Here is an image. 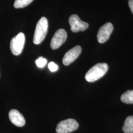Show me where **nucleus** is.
Listing matches in <instances>:
<instances>
[{"mask_svg": "<svg viewBox=\"0 0 133 133\" xmlns=\"http://www.w3.org/2000/svg\"><path fill=\"white\" fill-rule=\"evenodd\" d=\"M108 65L105 63L96 64L86 74L85 76L86 81L90 82L98 81L105 76L108 71Z\"/></svg>", "mask_w": 133, "mask_h": 133, "instance_id": "1", "label": "nucleus"}, {"mask_svg": "<svg viewBox=\"0 0 133 133\" xmlns=\"http://www.w3.org/2000/svg\"><path fill=\"white\" fill-rule=\"evenodd\" d=\"M48 19L43 17L39 20L34 35L33 43L35 44H39L43 41L48 33Z\"/></svg>", "mask_w": 133, "mask_h": 133, "instance_id": "2", "label": "nucleus"}, {"mask_svg": "<svg viewBox=\"0 0 133 133\" xmlns=\"http://www.w3.org/2000/svg\"><path fill=\"white\" fill-rule=\"evenodd\" d=\"M25 42V37L23 33H19L11 39L10 48L12 53L16 56L20 55L23 51Z\"/></svg>", "mask_w": 133, "mask_h": 133, "instance_id": "3", "label": "nucleus"}, {"mask_svg": "<svg viewBox=\"0 0 133 133\" xmlns=\"http://www.w3.org/2000/svg\"><path fill=\"white\" fill-rule=\"evenodd\" d=\"M79 127V124L76 120L66 119L61 121L57 125L56 132L57 133H70L76 131Z\"/></svg>", "mask_w": 133, "mask_h": 133, "instance_id": "4", "label": "nucleus"}, {"mask_svg": "<svg viewBox=\"0 0 133 133\" xmlns=\"http://www.w3.org/2000/svg\"><path fill=\"white\" fill-rule=\"evenodd\" d=\"M69 22L71 26V31L75 33L79 31H84L89 26L87 22L82 21L76 14L71 15L69 17Z\"/></svg>", "mask_w": 133, "mask_h": 133, "instance_id": "5", "label": "nucleus"}, {"mask_svg": "<svg viewBox=\"0 0 133 133\" xmlns=\"http://www.w3.org/2000/svg\"><path fill=\"white\" fill-rule=\"evenodd\" d=\"M67 38L66 31L63 29H59L55 32L50 43V47L53 49H56L60 47Z\"/></svg>", "mask_w": 133, "mask_h": 133, "instance_id": "6", "label": "nucleus"}, {"mask_svg": "<svg viewBox=\"0 0 133 133\" xmlns=\"http://www.w3.org/2000/svg\"><path fill=\"white\" fill-rule=\"evenodd\" d=\"M114 30L112 24L107 22L100 27L97 34L98 41L100 43H103L107 42Z\"/></svg>", "mask_w": 133, "mask_h": 133, "instance_id": "7", "label": "nucleus"}, {"mask_svg": "<svg viewBox=\"0 0 133 133\" xmlns=\"http://www.w3.org/2000/svg\"><path fill=\"white\" fill-rule=\"evenodd\" d=\"M81 52V48L77 45L71 49L65 54L63 58V63L65 66H68L75 61Z\"/></svg>", "mask_w": 133, "mask_h": 133, "instance_id": "8", "label": "nucleus"}, {"mask_svg": "<svg viewBox=\"0 0 133 133\" xmlns=\"http://www.w3.org/2000/svg\"><path fill=\"white\" fill-rule=\"evenodd\" d=\"M9 118L11 123L17 127H23L25 124L24 116L19 111L11 109L9 112Z\"/></svg>", "mask_w": 133, "mask_h": 133, "instance_id": "9", "label": "nucleus"}, {"mask_svg": "<svg viewBox=\"0 0 133 133\" xmlns=\"http://www.w3.org/2000/svg\"><path fill=\"white\" fill-rule=\"evenodd\" d=\"M122 130L125 133H133V115L127 117Z\"/></svg>", "mask_w": 133, "mask_h": 133, "instance_id": "10", "label": "nucleus"}, {"mask_svg": "<svg viewBox=\"0 0 133 133\" xmlns=\"http://www.w3.org/2000/svg\"><path fill=\"white\" fill-rule=\"evenodd\" d=\"M121 100L125 104H133V90L125 92L121 95Z\"/></svg>", "mask_w": 133, "mask_h": 133, "instance_id": "11", "label": "nucleus"}, {"mask_svg": "<svg viewBox=\"0 0 133 133\" xmlns=\"http://www.w3.org/2000/svg\"><path fill=\"white\" fill-rule=\"evenodd\" d=\"M33 0H15L14 2V7L16 9L23 8L31 4Z\"/></svg>", "mask_w": 133, "mask_h": 133, "instance_id": "12", "label": "nucleus"}, {"mask_svg": "<svg viewBox=\"0 0 133 133\" xmlns=\"http://www.w3.org/2000/svg\"><path fill=\"white\" fill-rule=\"evenodd\" d=\"M47 63V60L43 57H39L36 61V64L38 68H42L45 66Z\"/></svg>", "mask_w": 133, "mask_h": 133, "instance_id": "13", "label": "nucleus"}, {"mask_svg": "<svg viewBox=\"0 0 133 133\" xmlns=\"http://www.w3.org/2000/svg\"><path fill=\"white\" fill-rule=\"evenodd\" d=\"M48 68L51 72L57 71L58 69V66L54 62H50L48 64Z\"/></svg>", "mask_w": 133, "mask_h": 133, "instance_id": "14", "label": "nucleus"}, {"mask_svg": "<svg viewBox=\"0 0 133 133\" xmlns=\"http://www.w3.org/2000/svg\"><path fill=\"white\" fill-rule=\"evenodd\" d=\"M128 3L130 10L133 14V0H129Z\"/></svg>", "mask_w": 133, "mask_h": 133, "instance_id": "15", "label": "nucleus"}]
</instances>
